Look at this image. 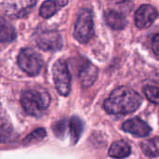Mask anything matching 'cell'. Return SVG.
<instances>
[{
	"mask_svg": "<svg viewBox=\"0 0 159 159\" xmlns=\"http://www.w3.org/2000/svg\"><path fill=\"white\" fill-rule=\"evenodd\" d=\"M47 132L44 129H35L34 132H32L30 135H28L26 137V139L24 140V143L25 144H29V143H38L40 142L45 136H46Z\"/></svg>",
	"mask_w": 159,
	"mask_h": 159,
	"instance_id": "cell-18",
	"label": "cell"
},
{
	"mask_svg": "<svg viewBox=\"0 0 159 159\" xmlns=\"http://www.w3.org/2000/svg\"><path fill=\"white\" fill-rule=\"evenodd\" d=\"M141 95L127 87L116 89L104 101L103 108L111 115H127L135 112L142 104Z\"/></svg>",
	"mask_w": 159,
	"mask_h": 159,
	"instance_id": "cell-1",
	"label": "cell"
},
{
	"mask_svg": "<svg viewBox=\"0 0 159 159\" xmlns=\"http://www.w3.org/2000/svg\"><path fill=\"white\" fill-rule=\"evenodd\" d=\"M146 98L153 103L159 104V87L147 86L143 89Z\"/></svg>",
	"mask_w": 159,
	"mask_h": 159,
	"instance_id": "cell-17",
	"label": "cell"
},
{
	"mask_svg": "<svg viewBox=\"0 0 159 159\" xmlns=\"http://www.w3.org/2000/svg\"><path fill=\"white\" fill-rule=\"evenodd\" d=\"M94 34V23L90 10L84 8L79 12L75 24L74 36L82 44L88 43Z\"/></svg>",
	"mask_w": 159,
	"mask_h": 159,
	"instance_id": "cell-3",
	"label": "cell"
},
{
	"mask_svg": "<svg viewBox=\"0 0 159 159\" xmlns=\"http://www.w3.org/2000/svg\"><path fill=\"white\" fill-rule=\"evenodd\" d=\"M38 48L46 51H56L62 47V38L56 30H46L38 32L34 37Z\"/></svg>",
	"mask_w": 159,
	"mask_h": 159,
	"instance_id": "cell-7",
	"label": "cell"
},
{
	"mask_svg": "<svg viewBox=\"0 0 159 159\" xmlns=\"http://www.w3.org/2000/svg\"><path fill=\"white\" fill-rule=\"evenodd\" d=\"M112 3L123 11L131 8V0H112Z\"/></svg>",
	"mask_w": 159,
	"mask_h": 159,
	"instance_id": "cell-19",
	"label": "cell"
},
{
	"mask_svg": "<svg viewBox=\"0 0 159 159\" xmlns=\"http://www.w3.org/2000/svg\"><path fill=\"white\" fill-rule=\"evenodd\" d=\"M157 17V10L153 6L145 4L137 9L135 13V24L140 29H145L150 27Z\"/></svg>",
	"mask_w": 159,
	"mask_h": 159,
	"instance_id": "cell-8",
	"label": "cell"
},
{
	"mask_svg": "<svg viewBox=\"0 0 159 159\" xmlns=\"http://www.w3.org/2000/svg\"><path fill=\"white\" fill-rule=\"evenodd\" d=\"M0 39L2 43L6 42H11L14 39H16V31L14 27L7 22L4 19L1 20V34H0Z\"/></svg>",
	"mask_w": 159,
	"mask_h": 159,
	"instance_id": "cell-15",
	"label": "cell"
},
{
	"mask_svg": "<svg viewBox=\"0 0 159 159\" xmlns=\"http://www.w3.org/2000/svg\"><path fill=\"white\" fill-rule=\"evenodd\" d=\"M64 129H65V125H64L63 122H58V123L54 126V132H55L56 135L59 136V137H61V136L63 135Z\"/></svg>",
	"mask_w": 159,
	"mask_h": 159,
	"instance_id": "cell-20",
	"label": "cell"
},
{
	"mask_svg": "<svg viewBox=\"0 0 159 159\" xmlns=\"http://www.w3.org/2000/svg\"><path fill=\"white\" fill-rule=\"evenodd\" d=\"M61 8V6L55 0H47L45 1L39 9V14L42 18L48 19L52 17L58 10Z\"/></svg>",
	"mask_w": 159,
	"mask_h": 159,
	"instance_id": "cell-14",
	"label": "cell"
},
{
	"mask_svg": "<svg viewBox=\"0 0 159 159\" xmlns=\"http://www.w3.org/2000/svg\"><path fill=\"white\" fill-rule=\"evenodd\" d=\"M122 129L126 132L131 133L138 137H145L151 131V128L149 127V125L138 117L125 121L122 125Z\"/></svg>",
	"mask_w": 159,
	"mask_h": 159,
	"instance_id": "cell-9",
	"label": "cell"
},
{
	"mask_svg": "<svg viewBox=\"0 0 159 159\" xmlns=\"http://www.w3.org/2000/svg\"><path fill=\"white\" fill-rule=\"evenodd\" d=\"M69 129H70L72 142L73 143H75L80 138V135L82 133V129H83L82 121L76 116L72 117L69 121Z\"/></svg>",
	"mask_w": 159,
	"mask_h": 159,
	"instance_id": "cell-16",
	"label": "cell"
},
{
	"mask_svg": "<svg viewBox=\"0 0 159 159\" xmlns=\"http://www.w3.org/2000/svg\"><path fill=\"white\" fill-rule=\"evenodd\" d=\"M20 103L24 111L33 116H40L50 103V97L45 91L24 90L20 96Z\"/></svg>",
	"mask_w": 159,
	"mask_h": 159,
	"instance_id": "cell-2",
	"label": "cell"
},
{
	"mask_svg": "<svg viewBox=\"0 0 159 159\" xmlns=\"http://www.w3.org/2000/svg\"><path fill=\"white\" fill-rule=\"evenodd\" d=\"M52 75L57 91L62 96H68L71 90V75L63 60H58L54 62Z\"/></svg>",
	"mask_w": 159,
	"mask_h": 159,
	"instance_id": "cell-5",
	"label": "cell"
},
{
	"mask_svg": "<svg viewBox=\"0 0 159 159\" xmlns=\"http://www.w3.org/2000/svg\"><path fill=\"white\" fill-rule=\"evenodd\" d=\"M43 63L41 56L32 48H22L18 55L19 67L29 75H37L43 67Z\"/></svg>",
	"mask_w": 159,
	"mask_h": 159,
	"instance_id": "cell-4",
	"label": "cell"
},
{
	"mask_svg": "<svg viewBox=\"0 0 159 159\" xmlns=\"http://www.w3.org/2000/svg\"><path fill=\"white\" fill-rule=\"evenodd\" d=\"M98 76V69L92 63L87 61L79 72V80L83 87L88 88L90 87L97 79Z\"/></svg>",
	"mask_w": 159,
	"mask_h": 159,
	"instance_id": "cell-10",
	"label": "cell"
},
{
	"mask_svg": "<svg viewBox=\"0 0 159 159\" xmlns=\"http://www.w3.org/2000/svg\"><path fill=\"white\" fill-rule=\"evenodd\" d=\"M104 19L107 24L114 30L124 29L127 25V20L125 16L118 10L109 9L104 14Z\"/></svg>",
	"mask_w": 159,
	"mask_h": 159,
	"instance_id": "cell-11",
	"label": "cell"
},
{
	"mask_svg": "<svg viewBox=\"0 0 159 159\" xmlns=\"http://www.w3.org/2000/svg\"><path fill=\"white\" fill-rule=\"evenodd\" d=\"M143 152L150 157H159V137L144 141L141 144Z\"/></svg>",
	"mask_w": 159,
	"mask_h": 159,
	"instance_id": "cell-13",
	"label": "cell"
},
{
	"mask_svg": "<svg viewBox=\"0 0 159 159\" xmlns=\"http://www.w3.org/2000/svg\"><path fill=\"white\" fill-rule=\"evenodd\" d=\"M130 146L126 142L116 141L111 145L109 149V156L113 158L122 159L129 157L130 155Z\"/></svg>",
	"mask_w": 159,
	"mask_h": 159,
	"instance_id": "cell-12",
	"label": "cell"
},
{
	"mask_svg": "<svg viewBox=\"0 0 159 159\" xmlns=\"http://www.w3.org/2000/svg\"><path fill=\"white\" fill-rule=\"evenodd\" d=\"M152 48L154 53L159 58V33L157 34L152 41Z\"/></svg>",
	"mask_w": 159,
	"mask_h": 159,
	"instance_id": "cell-21",
	"label": "cell"
},
{
	"mask_svg": "<svg viewBox=\"0 0 159 159\" xmlns=\"http://www.w3.org/2000/svg\"><path fill=\"white\" fill-rule=\"evenodd\" d=\"M36 0H5L2 10L9 18H21L26 16L35 6Z\"/></svg>",
	"mask_w": 159,
	"mask_h": 159,
	"instance_id": "cell-6",
	"label": "cell"
}]
</instances>
